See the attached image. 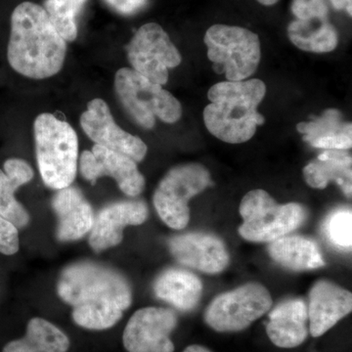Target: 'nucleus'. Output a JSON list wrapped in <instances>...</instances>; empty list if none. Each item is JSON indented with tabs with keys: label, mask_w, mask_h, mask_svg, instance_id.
Segmentation results:
<instances>
[{
	"label": "nucleus",
	"mask_w": 352,
	"mask_h": 352,
	"mask_svg": "<svg viewBox=\"0 0 352 352\" xmlns=\"http://www.w3.org/2000/svg\"><path fill=\"white\" fill-rule=\"evenodd\" d=\"M57 293L73 307L76 325L87 330L113 327L131 307V288L119 272L94 263H78L65 268Z\"/></svg>",
	"instance_id": "1"
},
{
	"label": "nucleus",
	"mask_w": 352,
	"mask_h": 352,
	"mask_svg": "<svg viewBox=\"0 0 352 352\" xmlns=\"http://www.w3.org/2000/svg\"><path fill=\"white\" fill-rule=\"evenodd\" d=\"M66 53V41L43 7L23 2L14 9L7 46V60L14 71L34 80L51 78L63 68Z\"/></svg>",
	"instance_id": "2"
},
{
	"label": "nucleus",
	"mask_w": 352,
	"mask_h": 352,
	"mask_svg": "<svg viewBox=\"0 0 352 352\" xmlns=\"http://www.w3.org/2000/svg\"><path fill=\"white\" fill-rule=\"evenodd\" d=\"M265 94V83L256 78L212 85L208 92L210 104L204 110L208 131L230 144L247 142L264 122L258 107Z\"/></svg>",
	"instance_id": "3"
},
{
	"label": "nucleus",
	"mask_w": 352,
	"mask_h": 352,
	"mask_svg": "<svg viewBox=\"0 0 352 352\" xmlns=\"http://www.w3.org/2000/svg\"><path fill=\"white\" fill-rule=\"evenodd\" d=\"M36 160L46 186L60 190L71 186L78 164V139L68 122L44 113L34 120Z\"/></svg>",
	"instance_id": "4"
},
{
	"label": "nucleus",
	"mask_w": 352,
	"mask_h": 352,
	"mask_svg": "<svg viewBox=\"0 0 352 352\" xmlns=\"http://www.w3.org/2000/svg\"><path fill=\"white\" fill-rule=\"evenodd\" d=\"M115 89L127 113L144 129H153L156 118L168 124H175L182 118L180 102L162 85L150 82L133 69L117 72Z\"/></svg>",
	"instance_id": "5"
},
{
	"label": "nucleus",
	"mask_w": 352,
	"mask_h": 352,
	"mask_svg": "<svg viewBox=\"0 0 352 352\" xmlns=\"http://www.w3.org/2000/svg\"><path fill=\"white\" fill-rule=\"evenodd\" d=\"M244 219L239 233L244 239L256 243H271L293 232L307 219V210L300 204L278 205L264 190L249 192L240 205Z\"/></svg>",
	"instance_id": "6"
},
{
	"label": "nucleus",
	"mask_w": 352,
	"mask_h": 352,
	"mask_svg": "<svg viewBox=\"0 0 352 352\" xmlns=\"http://www.w3.org/2000/svg\"><path fill=\"white\" fill-rule=\"evenodd\" d=\"M208 57L228 82L245 80L256 73L261 58L258 36L245 28L214 25L205 36Z\"/></svg>",
	"instance_id": "7"
},
{
	"label": "nucleus",
	"mask_w": 352,
	"mask_h": 352,
	"mask_svg": "<svg viewBox=\"0 0 352 352\" xmlns=\"http://www.w3.org/2000/svg\"><path fill=\"white\" fill-rule=\"evenodd\" d=\"M212 185L205 166L199 164L176 166L166 173L155 191L154 207L164 223L182 230L190 219L189 201Z\"/></svg>",
	"instance_id": "8"
},
{
	"label": "nucleus",
	"mask_w": 352,
	"mask_h": 352,
	"mask_svg": "<svg viewBox=\"0 0 352 352\" xmlns=\"http://www.w3.org/2000/svg\"><path fill=\"white\" fill-rule=\"evenodd\" d=\"M272 298L263 285L244 286L219 295L208 305L205 320L217 332L244 330L270 309Z\"/></svg>",
	"instance_id": "9"
},
{
	"label": "nucleus",
	"mask_w": 352,
	"mask_h": 352,
	"mask_svg": "<svg viewBox=\"0 0 352 352\" xmlns=\"http://www.w3.org/2000/svg\"><path fill=\"white\" fill-rule=\"evenodd\" d=\"M127 58L134 71L157 85H166L168 69L176 68L182 58L161 25L149 23L136 32L126 46Z\"/></svg>",
	"instance_id": "10"
},
{
	"label": "nucleus",
	"mask_w": 352,
	"mask_h": 352,
	"mask_svg": "<svg viewBox=\"0 0 352 352\" xmlns=\"http://www.w3.org/2000/svg\"><path fill=\"white\" fill-rule=\"evenodd\" d=\"M177 325V317L170 309L145 307L138 310L127 322L122 336L129 352H173L170 336Z\"/></svg>",
	"instance_id": "11"
},
{
	"label": "nucleus",
	"mask_w": 352,
	"mask_h": 352,
	"mask_svg": "<svg viewBox=\"0 0 352 352\" xmlns=\"http://www.w3.org/2000/svg\"><path fill=\"white\" fill-rule=\"evenodd\" d=\"M80 126L95 144L126 155L136 163L143 161L147 154V145L142 139L120 129L102 99L88 103L87 110L80 116Z\"/></svg>",
	"instance_id": "12"
},
{
	"label": "nucleus",
	"mask_w": 352,
	"mask_h": 352,
	"mask_svg": "<svg viewBox=\"0 0 352 352\" xmlns=\"http://www.w3.org/2000/svg\"><path fill=\"white\" fill-rule=\"evenodd\" d=\"M80 173L87 182L95 184L101 176H111L127 196L136 197L145 187L144 176L131 157L96 145L92 151H83L80 159Z\"/></svg>",
	"instance_id": "13"
},
{
	"label": "nucleus",
	"mask_w": 352,
	"mask_h": 352,
	"mask_svg": "<svg viewBox=\"0 0 352 352\" xmlns=\"http://www.w3.org/2000/svg\"><path fill=\"white\" fill-rule=\"evenodd\" d=\"M147 205L143 201H122L101 210L90 230L89 245L95 252L106 251L122 243L124 229L140 226L147 220Z\"/></svg>",
	"instance_id": "14"
},
{
	"label": "nucleus",
	"mask_w": 352,
	"mask_h": 352,
	"mask_svg": "<svg viewBox=\"0 0 352 352\" xmlns=\"http://www.w3.org/2000/svg\"><path fill=\"white\" fill-rule=\"evenodd\" d=\"M168 245L178 263L210 274L221 272L230 261L224 243L212 234L194 232L175 236Z\"/></svg>",
	"instance_id": "15"
},
{
	"label": "nucleus",
	"mask_w": 352,
	"mask_h": 352,
	"mask_svg": "<svg viewBox=\"0 0 352 352\" xmlns=\"http://www.w3.org/2000/svg\"><path fill=\"white\" fill-rule=\"evenodd\" d=\"M351 292L329 281H318L310 289L307 307L309 331L312 337H321L340 319L351 314Z\"/></svg>",
	"instance_id": "16"
},
{
	"label": "nucleus",
	"mask_w": 352,
	"mask_h": 352,
	"mask_svg": "<svg viewBox=\"0 0 352 352\" xmlns=\"http://www.w3.org/2000/svg\"><path fill=\"white\" fill-rule=\"evenodd\" d=\"M52 208L57 215V239L71 242L82 239L91 230L94 212L82 191L76 187L57 190Z\"/></svg>",
	"instance_id": "17"
},
{
	"label": "nucleus",
	"mask_w": 352,
	"mask_h": 352,
	"mask_svg": "<svg viewBox=\"0 0 352 352\" xmlns=\"http://www.w3.org/2000/svg\"><path fill=\"white\" fill-rule=\"evenodd\" d=\"M307 305L302 300L280 303L270 314L266 332L271 342L282 349L300 346L308 336Z\"/></svg>",
	"instance_id": "18"
},
{
	"label": "nucleus",
	"mask_w": 352,
	"mask_h": 352,
	"mask_svg": "<svg viewBox=\"0 0 352 352\" xmlns=\"http://www.w3.org/2000/svg\"><path fill=\"white\" fill-rule=\"evenodd\" d=\"M34 173L25 160L10 157L0 170V215L18 229L24 228L30 222V214L16 199L15 192L32 179Z\"/></svg>",
	"instance_id": "19"
},
{
	"label": "nucleus",
	"mask_w": 352,
	"mask_h": 352,
	"mask_svg": "<svg viewBox=\"0 0 352 352\" xmlns=\"http://www.w3.org/2000/svg\"><path fill=\"white\" fill-rule=\"evenodd\" d=\"M296 129L303 140L314 148L324 150H346L352 147V126L342 119L336 109L325 111L320 117L300 122Z\"/></svg>",
	"instance_id": "20"
},
{
	"label": "nucleus",
	"mask_w": 352,
	"mask_h": 352,
	"mask_svg": "<svg viewBox=\"0 0 352 352\" xmlns=\"http://www.w3.org/2000/svg\"><path fill=\"white\" fill-rule=\"evenodd\" d=\"M352 159L344 150H325L303 168L305 182L312 188L324 189L337 183L347 197H351Z\"/></svg>",
	"instance_id": "21"
},
{
	"label": "nucleus",
	"mask_w": 352,
	"mask_h": 352,
	"mask_svg": "<svg viewBox=\"0 0 352 352\" xmlns=\"http://www.w3.org/2000/svg\"><path fill=\"white\" fill-rule=\"evenodd\" d=\"M160 300L173 305L182 311H189L198 305L203 285L193 273L183 270H168L162 273L154 284Z\"/></svg>",
	"instance_id": "22"
},
{
	"label": "nucleus",
	"mask_w": 352,
	"mask_h": 352,
	"mask_svg": "<svg viewBox=\"0 0 352 352\" xmlns=\"http://www.w3.org/2000/svg\"><path fill=\"white\" fill-rule=\"evenodd\" d=\"M271 258L289 270L303 271L323 267V258L318 245L302 236H284L271 242Z\"/></svg>",
	"instance_id": "23"
},
{
	"label": "nucleus",
	"mask_w": 352,
	"mask_h": 352,
	"mask_svg": "<svg viewBox=\"0 0 352 352\" xmlns=\"http://www.w3.org/2000/svg\"><path fill=\"white\" fill-rule=\"evenodd\" d=\"M288 36L296 47L307 52H331L339 44L337 30L328 19L293 21L288 27Z\"/></svg>",
	"instance_id": "24"
},
{
	"label": "nucleus",
	"mask_w": 352,
	"mask_h": 352,
	"mask_svg": "<svg viewBox=\"0 0 352 352\" xmlns=\"http://www.w3.org/2000/svg\"><path fill=\"white\" fill-rule=\"evenodd\" d=\"M24 340L38 352H67L71 342L68 336L43 318H32L27 325Z\"/></svg>",
	"instance_id": "25"
},
{
	"label": "nucleus",
	"mask_w": 352,
	"mask_h": 352,
	"mask_svg": "<svg viewBox=\"0 0 352 352\" xmlns=\"http://www.w3.org/2000/svg\"><path fill=\"white\" fill-rule=\"evenodd\" d=\"M87 0H46L44 9L54 25L66 41H73L78 36L76 17L82 10Z\"/></svg>",
	"instance_id": "26"
},
{
	"label": "nucleus",
	"mask_w": 352,
	"mask_h": 352,
	"mask_svg": "<svg viewBox=\"0 0 352 352\" xmlns=\"http://www.w3.org/2000/svg\"><path fill=\"white\" fill-rule=\"evenodd\" d=\"M326 239L338 249L349 250L352 245V212L351 208H339L328 215L323 224Z\"/></svg>",
	"instance_id": "27"
},
{
	"label": "nucleus",
	"mask_w": 352,
	"mask_h": 352,
	"mask_svg": "<svg viewBox=\"0 0 352 352\" xmlns=\"http://www.w3.org/2000/svg\"><path fill=\"white\" fill-rule=\"evenodd\" d=\"M292 12L298 20L327 19L329 9L325 0H294Z\"/></svg>",
	"instance_id": "28"
},
{
	"label": "nucleus",
	"mask_w": 352,
	"mask_h": 352,
	"mask_svg": "<svg viewBox=\"0 0 352 352\" xmlns=\"http://www.w3.org/2000/svg\"><path fill=\"white\" fill-rule=\"evenodd\" d=\"M19 229L0 215V254L13 256L20 248Z\"/></svg>",
	"instance_id": "29"
},
{
	"label": "nucleus",
	"mask_w": 352,
	"mask_h": 352,
	"mask_svg": "<svg viewBox=\"0 0 352 352\" xmlns=\"http://www.w3.org/2000/svg\"><path fill=\"white\" fill-rule=\"evenodd\" d=\"M106 1L120 13L129 15L142 8L147 0H106Z\"/></svg>",
	"instance_id": "30"
},
{
	"label": "nucleus",
	"mask_w": 352,
	"mask_h": 352,
	"mask_svg": "<svg viewBox=\"0 0 352 352\" xmlns=\"http://www.w3.org/2000/svg\"><path fill=\"white\" fill-rule=\"evenodd\" d=\"M2 352H38L24 340V338L19 340H14L6 344Z\"/></svg>",
	"instance_id": "31"
},
{
	"label": "nucleus",
	"mask_w": 352,
	"mask_h": 352,
	"mask_svg": "<svg viewBox=\"0 0 352 352\" xmlns=\"http://www.w3.org/2000/svg\"><path fill=\"white\" fill-rule=\"evenodd\" d=\"M332 2L333 6L337 10H342L346 9L349 16L352 15V0H330Z\"/></svg>",
	"instance_id": "32"
},
{
	"label": "nucleus",
	"mask_w": 352,
	"mask_h": 352,
	"mask_svg": "<svg viewBox=\"0 0 352 352\" xmlns=\"http://www.w3.org/2000/svg\"><path fill=\"white\" fill-rule=\"evenodd\" d=\"M183 352H210L206 347L201 346H190Z\"/></svg>",
	"instance_id": "33"
},
{
	"label": "nucleus",
	"mask_w": 352,
	"mask_h": 352,
	"mask_svg": "<svg viewBox=\"0 0 352 352\" xmlns=\"http://www.w3.org/2000/svg\"><path fill=\"white\" fill-rule=\"evenodd\" d=\"M259 3L263 4V6H271L276 4L279 0H258Z\"/></svg>",
	"instance_id": "34"
}]
</instances>
